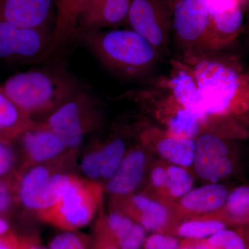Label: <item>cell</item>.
I'll list each match as a JSON object with an SVG mask.
<instances>
[{"mask_svg": "<svg viewBox=\"0 0 249 249\" xmlns=\"http://www.w3.org/2000/svg\"><path fill=\"white\" fill-rule=\"evenodd\" d=\"M68 1L69 0H55V1H56L57 14H59L64 9Z\"/></svg>", "mask_w": 249, "mask_h": 249, "instance_id": "obj_36", "label": "cell"}, {"mask_svg": "<svg viewBox=\"0 0 249 249\" xmlns=\"http://www.w3.org/2000/svg\"><path fill=\"white\" fill-rule=\"evenodd\" d=\"M173 6L170 0H134L127 25L146 39L162 58L170 55Z\"/></svg>", "mask_w": 249, "mask_h": 249, "instance_id": "obj_9", "label": "cell"}, {"mask_svg": "<svg viewBox=\"0 0 249 249\" xmlns=\"http://www.w3.org/2000/svg\"><path fill=\"white\" fill-rule=\"evenodd\" d=\"M170 2L172 3V4H173V6H174V4H175V3L176 2V1H178V0H170Z\"/></svg>", "mask_w": 249, "mask_h": 249, "instance_id": "obj_39", "label": "cell"}, {"mask_svg": "<svg viewBox=\"0 0 249 249\" xmlns=\"http://www.w3.org/2000/svg\"><path fill=\"white\" fill-rule=\"evenodd\" d=\"M19 138L24 157L23 170L54 161L72 151L58 134L37 125L23 133Z\"/></svg>", "mask_w": 249, "mask_h": 249, "instance_id": "obj_17", "label": "cell"}, {"mask_svg": "<svg viewBox=\"0 0 249 249\" xmlns=\"http://www.w3.org/2000/svg\"><path fill=\"white\" fill-rule=\"evenodd\" d=\"M106 115L102 105L94 96L81 87L43 121L36 125L51 129L75 151L87 134L103 127Z\"/></svg>", "mask_w": 249, "mask_h": 249, "instance_id": "obj_6", "label": "cell"}, {"mask_svg": "<svg viewBox=\"0 0 249 249\" xmlns=\"http://www.w3.org/2000/svg\"><path fill=\"white\" fill-rule=\"evenodd\" d=\"M127 147L124 139L112 137L88 150L80 162L85 178L101 183L111 178L124 159Z\"/></svg>", "mask_w": 249, "mask_h": 249, "instance_id": "obj_16", "label": "cell"}, {"mask_svg": "<svg viewBox=\"0 0 249 249\" xmlns=\"http://www.w3.org/2000/svg\"><path fill=\"white\" fill-rule=\"evenodd\" d=\"M91 236L77 231H63L54 237L49 249H92Z\"/></svg>", "mask_w": 249, "mask_h": 249, "instance_id": "obj_26", "label": "cell"}, {"mask_svg": "<svg viewBox=\"0 0 249 249\" xmlns=\"http://www.w3.org/2000/svg\"><path fill=\"white\" fill-rule=\"evenodd\" d=\"M9 231V225L7 221L0 215V237Z\"/></svg>", "mask_w": 249, "mask_h": 249, "instance_id": "obj_35", "label": "cell"}, {"mask_svg": "<svg viewBox=\"0 0 249 249\" xmlns=\"http://www.w3.org/2000/svg\"><path fill=\"white\" fill-rule=\"evenodd\" d=\"M249 137V127L231 118L208 116L196 137L193 168L208 183L231 178L238 168L239 142Z\"/></svg>", "mask_w": 249, "mask_h": 249, "instance_id": "obj_3", "label": "cell"}, {"mask_svg": "<svg viewBox=\"0 0 249 249\" xmlns=\"http://www.w3.org/2000/svg\"><path fill=\"white\" fill-rule=\"evenodd\" d=\"M213 34L218 52L228 47L242 35L245 16L240 0H210Z\"/></svg>", "mask_w": 249, "mask_h": 249, "instance_id": "obj_18", "label": "cell"}, {"mask_svg": "<svg viewBox=\"0 0 249 249\" xmlns=\"http://www.w3.org/2000/svg\"><path fill=\"white\" fill-rule=\"evenodd\" d=\"M229 190L222 183H209L193 188L171 206L178 223L213 213L227 201Z\"/></svg>", "mask_w": 249, "mask_h": 249, "instance_id": "obj_15", "label": "cell"}, {"mask_svg": "<svg viewBox=\"0 0 249 249\" xmlns=\"http://www.w3.org/2000/svg\"><path fill=\"white\" fill-rule=\"evenodd\" d=\"M16 160V155L10 142L0 141V178H4L12 173Z\"/></svg>", "mask_w": 249, "mask_h": 249, "instance_id": "obj_30", "label": "cell"}, {"mask_svg": "<svg viewBox=\"0 0 249 249\" xmlns=\"http://www.w3.org/2000/svg\"><path fill=\"white\" fill-rule=\"evenodd\" d=\"M225 229H227V226L222 221L196 217L178 222L170 235L175 234L185 240H204Z\"/></svg>", "mask_w": 249, "mask_h": 249, "instance_id": "obj_24", "label": "cell"}, {"mask_svg": "<svg viewBox=\"0 0 249 249\" xmlns=\"http://www.w3.org/2000/svg\"><path fill=\"white\" fill-rule=\"evenodd\" d=\"M242 36H243L244 43L249 51V13L247 15V19L245 20V27H244L243 33H242Z\"/></svg>", "mask_w": 249, "mask_h": 249, "instance_id": "obj_34", "label": "cell"}, {"mask_svg": "<svg viewBox=\"0 0 249 249\" xmlns=\"http://www.w3.org/2000/svg\"><path fill=\"white\" fill-rule=\"evenodd\" d=\"M205 240L221 249H247L242 236L231 229H224Z\"/></svg>", "mask_w": 249, "mask_h": 249, "instance_id": "obj_28", "label": "cell"}, {"mask_svg": "<svg viewBox=\"0 0 249 249\" xmlns=\"http://www.w3.org/2000/svg\"><path fill=\"white\" fill-rule=\"evenodd\" d=\"M246 246H247V249H249V234L248 236V240H247V242H246Z\"/></svg>", "mask_w": 249, "mask_h": 249, "instance_id": "obj_38", "label": "cell"}, {"mask_svg": "<svg viewBox=\"0 0 249 249\" xmlns=\"http://www.w3.org/2000/svg\"><path fill=\"white\" fill-rule=\"evenodd\" d=\"M111 209L128 216L147 231L170 234L178 224L170 206L146 193H133L110 199Z\"/></svg>", "mask_w": 249, "mask_h": 249, "instance_id": "obj_11", "label": "cell"}, {"mask_svg": "<svg viewBox=\"0 0 249 249\" xmlns=\"http://www.w3.org/2000/svg\"><path fill=\"white\" fill-rule=\"evenodd\" d=\"M179 249H195L193 248H192L191 247H188V246L182 245L181 242V247H180Z\"/></svg>", "mask_w": 249, "mask_h": 249, "instance_id": "obj_37", "label": "cell"}, {"mask_svg": "<svg viewBox=\"0 0 249 249\" xmlns=\"http://www.w3.org/2000/svg\"><path fill=\"white\" fill-rule=\"evenodd\" d=\"M57 52L53 30L18 27L0 20V62L40 63Z\"/></svg>", "mask_w": 249, "mask_h": 249, "instance_id": "obj_8", "label": "cell"}, {"mask_svg": "<svg viewBox=\"0 0 249 249\" xmlns=\"http://www.w3.org/2000/svg\"><path fill=\"white\" fill-rule=\"evenodd\" d=\"M222 221L227 227L249 225V185H240L229 191L222 209L213 213L201 216Z\"/></svg>", "mask_w": 249, "mask_h": 249, "instance_id": "obj_22", "label": "cell"}, {"mask_svg": "<svg viewBox=\"0 0 249 249\" xmlns=\"http://www.w3.org/2000/svg\"><path fill=\"white\" fill-rule=\"evenodd\" d=\"M74 40L89 49L106 70L122 79L147 76L162 59L146 39L130 28L77 29Z\"/></svg>", "mask_w": 249, "mask_h": 249, "instance_id": "obj_2", "label": "cell"}, {"mask_svg": "<svg viewBox=\"0 0 249 249\" xmlns=\"http://www.w3.org/2000/svg\"><path fill=\"white\" fill-rule=\"evenodd\" d=\"M133 1L134 0H93L80 15L76 30L118 29L127 24Z\"/></svg>", "mask_w": 249, "mask_h": 249, "instance_id": "obj_19", "label": "cell"}, {"mask_svg": "<svg viewBox=\"0 0 249 249\" xmlns=\"http://www.w3.org/2000/svg\"><path fill=\"white\" fill-rule=\"evenodd\" d=\"M104 191L103 183L60 170L55 176V201L36 216L63 231H77L98 214Z\"/></svg>", "mask_w": 249, "mask_h": 249, "instance_id": "obj_4", "label": "cell"}, {"mask_svg": "<svg viewBox=\"0 0 249 249\" xmlns=\"http://www.w3.org/2000/svg\"><path fill=\"white\" fill-rule=\"evenodd\" d=\"M19 249H49L41 244L38 238L34 237L19 239Z\"/></svg>", "mask_w": 249, "mask_h": 249, "instance_id": "obj_33", "label": "cell"}, {"mask_svg": "<svg viewBox=\"0 0 249 249\" xmlns=\"http://www.w3.org/2000/svg\"><path fill=\"white\" fill-rule=\"evenodd\" d=\"M93 232L92 249H121L109 231L103 204L98 211Z\"/></svg>", "mask_w": 249, "mask_h": 249, "instance_id": "obj_27", "label": "cell"}, {"mask_svg": "<svg viewBox=\"0 0 249 249\" xmlns=\"http://www.w3.org/2000/svg\"><path fill=\"white\" fill-rule=\"evenodd\" d=\"M55 0H0V20L18 27L54 31Z\"/></svg>", "mask_w": 249, "mask_h": 249, "instance_id": "obj_13", "label": "cell"}, {"mask_svg": "<svg viewBox=\"0 0 249 249\" xmlns=\"http://www.w3.org/2000/svg\"><path fill=\"white\" fill-rule=\"evenodd\" d=\"M240 1H242V0H240Z\"/></svg>", "mask_w": 249, "mask_h": 249, "instance_id": "obj_40", "label": "cell"}, {"mask_svg": "<svg viewBox=\"0 0 249 249\" xmlns=\"http://www.w3.org/2000/svg\"><path fill=\"white\" fill-rule=\"evenodd\" d=\"M181 242L170 234L154 232L147 237L142 249H179Z\"/></svg>", "mask_w": 249, "mask_h": 249, "instance_id": "obj_29", "label": "cell"}, {"mask_svg": "<svg viewBox=\"0 0 249 249\" xmlns=\"http://www.w3.org/2000/svg\"><path fill=\"white\" fill-rule=\"evenodd\" d=\"M14 201L12 189L8 181L0 178V215L9 211Z\"/></svg>", "mask_w": 249, "mask_h": 249, "instance_id": "obj_31", "label": "cell"}, {"mask_svg": "<svg viewBox=\"0 0 249 249\" xmlns=\"http://www.w3.org/2000/svg\"><path fill=\"white\" fill-rule=\"evenodd\" d=\"M0 249H19V239L12 232L8 231L0 237Z\"/></svg>", "mask_w": 249, "mask_h": 249, "instance_id": "obj_32", "label": "cell"}, {"mask_svg": "<svg viewBox=\"0 0 249 249\" xmlns=\"http://www.w3.org/2000/svg\"><path fill=\"white\" fill-rule=\"evenodd\" d=\"M93 0H69L64 9L57 14L53 37L59 52L69 42L74 40L75 33L80 15Z\"/></svg>", "mask_w": 249, "mask_h": 249, "instance_id": "obj_23", "label": "cell"}, {"mask_svg": "<svg viewBox=\"0 0 249 249\" xmlns=\"http://www.w3.org/2000/svg\"><path fill=\"white\" fill-rule=\"evenodd\" d=\"M172 33L181 56L218 53L211 22L210 0H178L172 18Z\"/></svg>", "mask_w": 249, "mask_h": 249, "instance_id": "obj_7", "label": "cell"}, {"mask_svg": "<svg viewBox=\"0 0 249 249\" xmlns=\"http://www.w3.org/2000/svg\"><path fill=\"white\" fill-rule=\"evenodd\" d=\"M149 152L141 143L127 150L115 173L104 187L110 199L136 193L142 184L150 166Z\"/></svg>", "mask_w": 249, "mask_h": 249, "instance_id": "obj_14", "label": "cell"}, {"mask_svg": "<svg viewBox=\"0 0 249 249\" xmlns=\"http://www.w3.org/2000/svg\"><path fill=\"white\" fill-rule=\"evenodd\" d=\"M139 138L142 145L163 161L186 168L193 166L196 139L173 135L155 125L144 126L139 132Z\"/></svg>", "mask_w": 249, "mask_h": 249, "instance_id": "obj_12", "label": "cell"}, {"mask_svg": "<svg viewBox=\"0 0 249 249\" xmlns=\"http://www.w3.org/2000/svg\"><path fill=\"white\" fill-rule=\"evenodd\" d=\"M194 178L188 168L178 165L167 164L165 202L173 206L177 201L193 189Z\"/></svg>", "mask_w": 249, "mask_h": 249, "instance_id": "obj_25", "label": "cell"}, {"mask_svg": "<svg viewBox=\"0 0 249 249\" xmlns=\"http://www.w3.org/2000/svg\"><path fill=\"white\" fill-rule=\"evenodd\" d=\"M70 152L54 161L24 170L16 187L18 199L24 207L37 214L53 205L55 176L62 170L60 162Z\"/></svg>", "mask_w": 249, "mask_h": 249, "instance_id": "obj_10", "label": "cell"}, {"mask_svg": "<svg viewBox=\"0 0 249 249\" xmlns=\"http://www.w3.org/2000/svg\"><path fill=\"white\" fill-rule=\"evenodd\" d=\"M106 219L109 231L121 249H142L147 231L142 225L111 209L106 212Z\"/></svg>", "mask_w": 249, "mask_h": 249, "instance_id": "obj_21", "label": "cell"}, {"mask_svg": "<svg viewBox=\"0 0 249 249\" xmlns=\"http://www.w3.org/2000/svg\"><path fill=\"white\" fill-rule=\"evenodd\" d=\"M196 78L206 116L230 117L249 125V69L225 51L181 56Z\"/></svg>", "mask_w": 249, "mask_h": 249, "instance_id": "obj_1", "label": "cell"}, {"mask_svg": "<svg viewBox=\"0 0 249 249\" xmlns=\"http://www.w3.org/2000/svg\"><path fill=\"white\" fill-rule=\"evenodd\" d=\"M37 123L24 112L0 88V141L11 142L19 138Z\"/></svg>", "mask_w": 249, "mask_h": 249, "instance_id": "obj_20", "label": "cell"}, {"mask_svg": "<svg viewBox=\"0 0 249 249\" xmlns=\"http://www.w3.org/2000/svg\"><path fill=\"white\" fill-rule=\"evenodd\" d=\"M80 88L76 78L55 67L17 73L1 88L18 107L33 118L50 115Z\"/></svg>", "mask_w": 249, "mask_h": 249, "instance_id": "obj_5", "label": "cell"}]
</instances>
